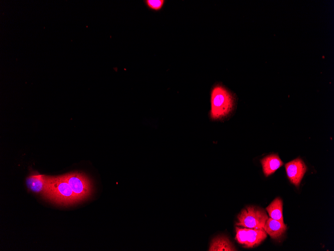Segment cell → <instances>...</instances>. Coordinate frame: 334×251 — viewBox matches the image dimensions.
<instances>
[{
    "instance_id": "10",
    "label": "cell",
    "mask_w": 334,
    "mask_h": 251,
    "mask_svg": "<svg viewBox=\"0 0 334 251\" xmlns=\"http://www.w3.org/2000/svg\"><path fill=\"white\" fill-rule=\"evenodd\" d=\"M267 237L264 228H248L247 230L246 241L245 248H252L260 244Z\"/></svg>"
},
{
    "instance_id": "3",
    "label": "cell",
    "mask_w": 334,
    "mask_h": 251,
    "mask_svg": "<svg viewBox=\"0 0 334 251\" xmlns=\"http://www.w3.org/2000/svg\"><path fill=\"white\" fill-rule=\"evenodd\" d=\"M235 225L248 228H263L268 217L262 208L254 205L242 209L237 215Z\"/></svg>"
},
{
    "instance_id": "4",
    "label": "cell",
    "mask_w": 334,
    "mask_h": 251,
    "mask_svg": "<svg viewBox=\"0 0 334 251\" xmlns=\"http://www.w3.org/2000/svg\"><path fill=\"white\" fill-rule=\"evenodd\" d=\"M63 176L80 201L90 195L92 182L85 174L79 172H73L63 175Z\"/></svg>"
},
{
    "instance_id": "1",
    "label": "cell",
    "mask_w": 334,
    "mask_h": 251,
    "mask_svg": "<svg viewBox=\"0 0 334 251\" xmlns=\"http://www.w3.org/2000/svg\"><path fill=\"white\" fill-rule=\"evenodd\" d=\"M235 103L233 94L220 85L214 86L210 93V116L212 119L226 117L232 111Z\"/></svg>"
},
{
    "instance_id": "12",
    "label": "cell",
    "mask_w": 334,
    "mask_h": 251,
    "mask_svg": "<svg viewBox=\"0 0 334 251\" xmlns=\"http://www.w3.org/2000/svg\"><path fill=\"white\" fill-rule=\"evenodd\" d=\"M235 229L236 232L235 239L238 243L244 246L246 241L248 228L236 226Z\"/></svg>"
},
{
    "instance_id": "13",
    "label": "cell",
    "mask_w": 334,
    "mask_h": 251,
    "mask_svg": "<svg viewBox=\"0 0 334 251\" xmlns=\"http://www.w3.org/2000/svg\"><path fill=\"white\" fill-rule=\"evenodd\" d=\"M164 3L163 0H147L145 4L147 7L152 10L158 11L161 10Z\"/></svg>"
},
{
    "instance_id": "2",
    "label": "cell",
    "mask_w": 334,
    "mask_h": 251,
    "mask_svg": "<svg viewBox=\"0 0 334 251\" xmlns=\"http://www.w3.org/2000/svg\"><path fill=\"white\" fill-rule=\"evenodd\" d=\"M48 199L62 204H70L80 201L63 175L48 176Z\"/></svg>"
},
{
    "instance_id": "8",
    "label": "cell",
    "mask_w": 334,
    "mask_h": 251,
    "mask_svg": "<svg viewBox=\"0 0 334 251\" xmlns=\"http://www.w3.org/2000/svg\"><path fill=\"white\" fill-rule=\"evenodd\" d=\"M263 228L272 238L276 239L284 235L287 227L284 222L282 223L270 217L266 220Z\"/></svg>"
},
{
    "instance_id": "9",
    "label": "cell",
    "mask_w": 334,
    "mask_h": 251,
    "mask_svg": "<svg viewBox=\"0 0 334 251\" xmlns=\"http://www.w3.org/2000/svg\"><path fill=\"white\" fill-rule=\"evenodd\" d=\"M208 251L237 250L228 237L224 234L218 235L211 240Z\"/></svg>"
},
{
    "instance_id": "6",
    "label": "cell",
    "mask_w": 334,
    "mask_h": 251,
    "mask_svg": "<svg viewBox=\"0 0 334 251\" xmlns=\"http://www.w3.org/2000/svg\"><path fill=\"white\" fill-rule=\"evenodd\" d=\"M27 187L32 191L48 199L50 194L48 176L34 174L26 178Z\"/></svg>"
},
{
    "instance_id": "5",
    "label": "cell",
    "mask_w": 334,
    "mask_h": 251,
    "mask_svg": "<svg viewBox=\"0 0 334 251\" xmlns=\"http://www.w3.org/2000/svg\"><path fill=\"white\" fill-rule=\"evenodd\" d=\"M285 168L290 181L296 187L299 186L307 170L306 166L304 161L300 158L298 157L286 163Z\"/></svg>"
},
{
    "instance_id": "7",
    "label": "cell",
    "mask_w": 334,
    "mask_h": 251,
    "mask_svg": "<svg viewBox=\"0 0 334 251\" xmlns=\"http://www.w3.org/2000/svg\"><path fill=\"white\" fill-rule=\"evenodd\" d=\"M262 171L266 177L272 174L284 164L279 156L276 154L268 155L260 160Z\"/></svg>"
},
{
    "instance_id": "11",
    "label": "cell",
    "mask_w": 334,
    "mask_h": 251,
    "mask_svg": "<svg viewBox=\"0 0 334 251\" xmlns=\"http://www.w3.org/2000/svg\"><path fill=\"white\" fill-rule=\"evenodd\" d=\"M283 202L280 197H276L266 207L270 217L284 223L282 215Z\"/></svg>"
}]
</instances>
